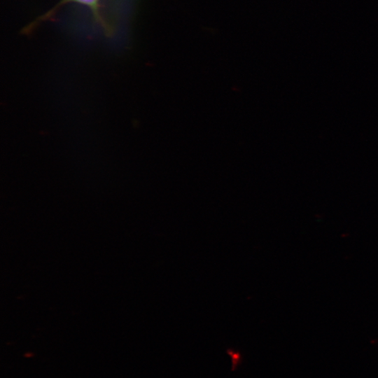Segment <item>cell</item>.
Returning <instances> with one entry per match:
<instances>
[{"label":"cell","mask_w":378,"mask_h":378,"mask_svg":"<svg viewBox=\"0 0 378 378\" xmlns=\"http://www.w3.org/2000/svg\"><path fill=\"white\" fill-rule=\"evenodd\" d=\"M227 354L232 358V369L234 370L241 363V356L239 352L232 351L231 349L227 350Z\"/></svg>","instance_id":"cell-1"},{"label":"cell","mask_w":378,"mask_h":378,"mask_svg":"<svg viewBox=\"0 0 378 378\" xmlns=\"http://www.w3.org/2000/svg\"><path fill=\"white\" fill-rule=\"evenodd\" d=\"M90 6L92 10H96L97 7V0H71Z\"/></svg>","instance_id":"cell-2"}]
</instances>
